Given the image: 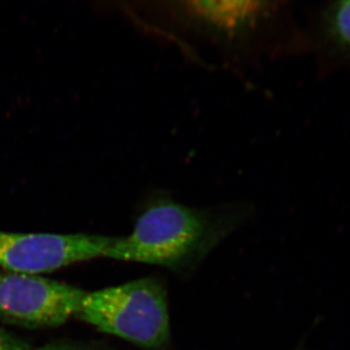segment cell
I'll return each instance as SVG.
<instances>
[{"mask_svg": "<svg viewBox=\"0 0 350 350\" xmlns=\"http://www.w3.org/2000/svg\"><path fill=\"white\" fill-rule=\"evenodd\" d=\"M305 41L317 56L321 77L350 72V0L324 2L313 9Z\"/></svg>", "mask_w": 350, "mask_h": 350, "instance_id": "cell-6", "label": "cell"}, {"mask_svg": "<svg viewBox=\"0 0 350 350\" xmlns=\"http://www.w3.org/2000/svg\"><path fill=\"white\" fill-rule=\"evenodd\" d=\"M86 292L39 275L0 268V319L24 328L63 325L79 312Z\"/></svg>", "mask_w": 350, "mask_h": 350, "instance_id": "cell-3", "label": "cell"}, {"mask_svg": "<svg viewBox=\"0 0 350 350\" xmlns=\"http://www.w3.org/2000/svg\"><path fill=\"white\" fill-rule=\"evenodd\" d=\"M280 2L183 1L170 3L177 20L217 40L241 41L280 10Z\"/></svg>", "mask_w": 350, "mask_h": 350, "instance_id": "cell-5", "label": "cell"}, {"mask_svg": "<svg viewBox=\"0 0 350 350\" xmlns=\"http://www.w3.org/2000/svg\"><path fill=\"white\" fill-rule=\"evenodd\" d=\"M76 317L144 350H165L172 338L167 290L156 278L86 292Z\"/></svg>", "mask_w": 350, "mask_h": 350, "instance_id": "cell-2", "label": "cell"}, {"mask_svg": "<svg viewBox=\"0 0 350 350\" xmlns=\"http://www.w3.org/2000/svg\"><path fill=\"white\" fill-rule=\"evenodd\" d=\"M34 350H103L92 349V347H78V345H68V344H51L44 345L40 349Z\"/></svg>", "mask_w": 350, "mask_h": 350, "instance_id": "cell-8", "label": "cell"}, {"mask_svg": "<svg viewBox=\"0 0 350 350\" xmlns=\"http://www.w3.org/2000/svg\"><path fill=\"white\" fill-rule=\"evenodd\" d=\"M113 237L0 230V268L39 275L105 256Z\"/></svg>", "mask_w": 350, "mask_h": 350, "instance_id": "cell-4", "label": "cell"}, {"mask_svg": "<svg viewBox=\"0 0 350 350\" xmlns=\"http://www.w3.org/2000/svg\"><path fill=\"white\" fill-rule=\"evenodd\" d=\"M0 350H32L31 347L16 337L13 334L9 333L5 329L0 327Z\"/></svg>", "mask_w": 350, "mask_h": 350, "instance_id": "cell-7", "label": "cell"}, {"mask_svg": "<svg viewBox=\"0 0 350 350\" xmlns=\"http://www.w3.org/2000/svg\"><path fill=\"white\" fill-rule=\"evenodd\" d=\"M250 209L241 204L193 207L165 195L149 200L130 234L113 238L105 256L187 273L238 229Z\"/></svg>", "mask_w": 350, "mask_h": 350, "instance_id": "cell-1", "label": "cell"}]
</instances>
